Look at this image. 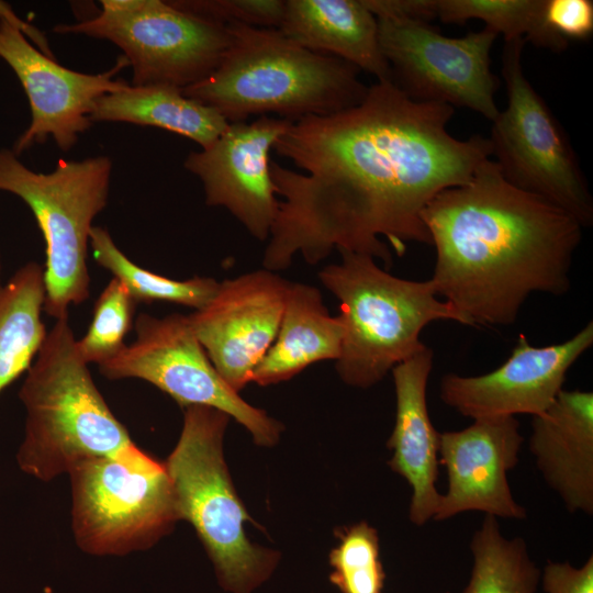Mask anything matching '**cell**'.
<instances>
[{
    "label": "cell",
    "mask_w": 593,
    "mask_h": 593,
    "mask_svg": "<svg viewBox=\"0 0 593 593\" xmlns=\"http://www.w3.org/2000/svg\"><path fill=\"white\" fill-rule=\"evenodd\" d=\"M454 112L377 81L357 105L292 122L273 150L301 171L270 160L282 199L262 268L284 270L296 254L316 265L334 249L390 266L388 244L398 256L410 242L430 244L425 206L491 157L488 137L458 139L447 131Z\"/></svg>",
    "instance_id": "1"
},
{
    "label": "cell",
    "mask_w": 593,
    "mask_h": 593,
    "mask_svg": "<svg viewBox=\"0 0 593 593\" xmlns=\"http://www.w3.org/2000/svg\"><path fill=\"white\" fill-rule=\"evenodd\" d=\"M422 221L436 250L429 280L466 325H511L534 292L570 289L582 225L511 184L491 158L435 195Z\"/></svg>",
    "instance_id": "2"
},
{
    "label": "cell",
    "mask_w": 593,
    "mask_h": 593,
    "mask_svg": "<svg viewBox=\"0 0 593 593\" xmlns=\"http://www.w3.org/2000/svg\"><path fill=\"white\" fill-rule=\"evenodd\" d=\"M231 45L217 69L181 92L216 110L228 123L276 114L291 122L357 105L368 91L359 69L315 53L279 29L227 25Z\"/></svg>",
    "instance_id": "3"
},
{
    "label": "cell",
    "mask_w": 593,
    "mask_h": 593,
    "mask_svg": "<svg viewBox=\"0 0 593 593\" xmlns=\"http://www.w3.org/2000/svg\"><path fill=\"white\" fill-rule=\"evenodd\" d=\"M19 398L26 417L16 463L36 480L49 482L85 460L138 448L98 390L68 316L47 331Z\"/></svg>",
    "instance_id": "4"
},
{
    "label": "cell",
    "mask_w": 593,
    "mask_h": 593,
    "mask_svg": "<svg viewBox=\"0 0 593 593\" xmlns=\"http://www.w3.org/2000/svg\"><path fill=\"white\" fill-rule=\"evenodd\" d=\"M339 254L342 261L325 266L318 278L339 301L344 337L336 370L346 384L366 389L380 382L426 347L421 334L435 321L466 325L448 302L439 300L429 279H402L380 268L370 255Z\"/></svg>",
    "instance_id": "5"
},
{
    "label": "cell",
    "mask_w": 593,
    "mask_h": 593,
    "mask_svg": "<svg viewBox=\"0 0 593 593\" xmlns=\"http://www.w3.org/2000/svg\"><path fill=\"white\" fill-rule=\"evenodd\" d=\"M226 413L201 405L183 409V425L164 462L179 519L192 525L213 563L221 588L253 593L272 574L279 553L254 545L244 524L253 522L233 486L223 456Z\"/></svg>",
    "instance_id": "6"
},
{
    "label": "cell",
    "mask_w": 593,
    "mask_h": 593,
    "mask_svg": "<svg viewBox=\"0 0 593 593\" xmlns=\"http://www.w3.org/2000/svg\"><path fill=\"white\" fill-rule=\"evenodd\" d=\"M111 171V159L96 156L59 159L54 170L36 172L12 149H0V191L27 204L45 240L44 311L55 320L89 298L90 232L108 203Z\"/></svg>",
    "instance_id": "7"
},
{
    "label": "cell",
    "mask_w": 593,
    "mask_h": 593,
    "mask_svg": "<svg viewBox=\"0 0 593 593\" xmlns=\"http://www.w3.org/2000/svg\"><path fill=\"white\" fill-rule=\"evenodd\" d=\"M71 530L78 548L94 557L144 551L180 521L164 462L142 449L85 460L69 473Z\"/></svg>",
    "instance_id": "8"
},
{
    "label": "cell",
    "mask_w": 593,
    "mask_h": 593,
    "mask_svg": "<svg viewBox=\"0 0 593 593\" xmlns=\"http://www.w3.org/2000/svg\"><path fill=\"white\" fill-rule=\"evenodd\" d=\"M524 38L504 41L502 77L506 107L492 121L491 156L503 177L572 215L593 224V198L577 154L547 102L524 74Z\"/></svg>",
    "instance_id": "9"
},
{
    "label": "cell",
    "mask_w": 593,
    "mask_h": 593,
    "mask_svg": "<svg viewBox=\"0 0 593 593\" xmlns=\"http://www.w3.org/2000/svg\"><path fill=\"white\" fill-rule=\"evenodd\" d=\"M91 19L57 24L59 34L105 40L131 66L132 86L183 89L210 77L231 45L227 26L186 13L163 0H102Z\"/></svg>",
    "instance_id": "10"
},
{
    "label": "cell",
    "mask_w": 593,
    "mask_h": 593,
    "mask_svg": "<svg viewBox=\"0 0 593 593\" xmlns=\"http://www.w3.org/2000/svg\"><path fill=\"white\" fill-rule=\"evenodd\" d=\"M135 333L133 343L99 365L101 374L111 380L147 381L182 409L201 405L226 413L259 446L277 443L281 424L248 404L223 380L198 340L188 315L156 317L142 313L135 321Z\"/></svg>",
    "instance_id": "11"
},
{
    "label": "cell",
    "mask_w": 593,
    "mask_h": 593,
    "mask_svg": "<svg viewBox=\"0 0 593 593\" xmlns=\"http://www.w3.org/2000/svg\"><path fill=\"white\" fill-rule=\"evenodd\" d=\"M381 52L393 82L410 98L467 108L491 122L499 79L491 49L499 36L489 27L462 37L443 35L427 21L377 19Z\"/></svg>",
    "instance_id": "12"
},
{
    "label": "cell",
    "mask_w": 593,
    "mask_h": 593,
    "mask_svg": "<svg viewBox=\"0 0 593 593\" xmlns=\"http://www.w3.org/2000/svg\"><path fill=\"white\" fill-rule=\"evenodd\" d=\"M23 29L24 22L8 3L0 1V57L19 78L31 109V123L12 152L19 157L49 137L67 152L93 124L90 116L96 101L130 85L114 78L128 66L127 60L121 55L111 69L101 74L71 70L32 45Z\"/></svg>",
    "instance_id": "13"
},
{
    "label": "cell",
    "mask_w": 593,
    "mask_h": 593,
    "mask_svg": "<svg viewBox=\"0 0 593 593\" xmlns=\"http://www.w3.org/2000/svg\"><path fill=\"white\" fill-rule=\"evenodd\" d=\"M290 281L265 268L219 282L213 298L189 316L223 380L236 392L276 339Z\"/></svg>",
    "instance_id": "14"
},
{
    "label": "cell",
    "mask_w": 593,
    "mask_h": 593,
    "mask_svg": "<svg viewBox=\"0 0 593 593\" xmlns=\"http://www.w3.org/2000/svg\"><path fill=\"white\" fill-rule=\"evenodd\" d=\"M291 121L262 115L228 123L208 147L191 152L184 168L197 176L209 206L226 209L258 240H267L278 213L270 150Z\"/></svg>",
    "instance_id": "15"
},
{
    "label": "cell",
    "mask_w": 593,
    "mask_h": 593,
    "mask_svg": "<svg viewBox=\"0 0 593 593\" xmlns=\"http://www.w3.org/2000/svg\"><path fill=\"white\" fill-rule=\"evenodd\" d=\"M592 345V322L568 340L549 346H533L519 335L510 357L495 370L480 376L445 374L439 396L473 419L539 415L552 404L567 372Z\"/></svg>",
    "instance_id": "16"
},
{
    "label": "cell",
    "mask_w": 593,
    "mask_h": 593,
    "mask_svg": "<svg viewBox=\"0 0 593 593\" xmlns=\"http://www.w3.org/2000/svg\"><path fill=\"white\" fill-rule=\"evenodd\" d=\"M523 441L515 416L477 418L461 430L440 433L439 457L448 482L434 521L470 511L496 518H526L507 480V472L518 463Z\"/></svg>",
    "instance_id": "17"
},
{
    "label": "cell",
    "mask_w": 593,
    "mask_h": 593,
    "mask_svg": "<svg viewBox=\"0 0 593 593\" xmlns=\"http://www.w3.org/2000/svg\"><path fill=\"white\" fill-rule=\"evenodd\" d=\"M434 355L429 347L392 370L396 411L388 448L391 469L411 486L410 519L424 526L437 512L441 494L436 489L440 433L434 427L426 401Z\"/></svg>",
    "instance_id": "18"
},
{
    "label": "cell",
    "mask_w": 593,
    "mask_h": 593,
    "mask_svg": "<svg viewBox=\"0 0 593 593\" xmlns=\"http://www.w3.org/2000/svg\"><path fill=\"white\" fill-rule=\"evenodd\" d=\"M529 449L546 483L571 513L593 514V393L561 390L533 416Z\"/></svg>",
    "instance_id": "19"
},
{
    "label": "cell",
    "mask_w": 593,
    "mask_h": 593,
    "mask_svg": "<svg viewBox=\"0 0 593 593\" xmlns=\"http://www.w3.org/2000/svg\"><path fill=\"white\" fill-rule=\"evenodd\" d=\"M279 30L309 51L343 59L377 81H393L378 21L362 0H284Z\"/></svg>",
    "instance_id": "20"
},
{
    "label": "cell",
    "mask_w": 593,
    "mask_h": 593,
    "mask_svg": "<svg viewBox=\"0 0 593 593\" xmlns=\"http://www.w3.org/2000/svg\"><path fill=\"white\" fill-rule=\"evenodd\" d=\"M343 337L342 317L329 314L321 291L311 284L290 282L276 339L255 369L251 382L276 384L315 362L337 360Z\"/></svg>",
    "instance_id": "21"
},
{
    "label": "cell",
    "mask_w": 593,
    "mask_h": 593,
    "mask_svg": "<svg viewBox=\"0 0 593 593\" xmlns=\"http://www.w3.org/2000/svg\"><path fill=\"white\" fill-rule=\"evenodd\" d=\"M91 121L125 122L176 133L210 146L228 122L213 108L186 97L171 86H132L99 98Z\"/></svg>",
    "instance_id": "22"
},
{
    "label": "cell",
    "mask_w": 593,
    "mask_h": 593,
    "mask_svg": "<svg viewBox=\"0 0 593 593\" xmlns=\"http://www.w3.org/2000/svg\"><path fill=\"white\" fill-rule=\"evenodd\" d=\"M44 302V268L35 261L0 283V394L30 369L45 340Z\"/></svg>",
    "instance_id": "23"
},
{
    "label": "cell",
    "mask_w": 593,
    "mask_h": 593,
    "mask_svg": "<svg viewBox=\"0 0 593 593\" xmlns=\"http://www.w3.org/2000/svg\"><path fill=\"white\" fill-rule=\"evenodd\" d=\"M470 580L462 593H535L540 570L521 537L507 539L497 518L485 515L472 536Z\"/></svg>",
    "instance_id": "24"
},
{
    "label": "cell",
    "mask_w": 593,
    "mask_h": 593,
    "mask_svg": "<svg viewBox=\"0 0 593 593\" xmlns=\"http://www.w3.org/2000/svg\"><path fill=\"white\" fill-rule=\"evenodd\" d=\"M89 245L94 260L123 283L137 304L163 301L199 310L219 288V281L211 277L175 280L137 266L123 254L103 227H92Z\"/></svg>",
    "instance_id": "25"
},
{
    "label": "cell",
    "mask_w": 593,
    "mask_h": 593,
    "mask_svg": "<svg viewBox=\"0 0 593 593\" xmlns=\"http://www.w3.org/2000/svg\"><path fill=\"white\" fill-rule=\"evenodd\" d=\"M545 0H435L436 18L444 23L481 20L504 41L524 38L535 46L562 52L542 25Z\"/></svg>",
    "instance_id": "26"
},
{
    "label": "cell",
    "mask_w": 593,
    "mask_h": 593,
    "mask_svg": "<svg viewBox=\"0 0 593 593\" xmlns=\"http://www.w3.org/2000/svg\"><path fill=\"white\" fill-rule=\"evenodd\" d=\"M329 553V581L340 593H382L385 573L377 530L366 522L342 529Z\"/></svg>",
    "instance_id": "27"
},
{
    "label": "cell",
    "mask_w": 593,
    "mask_h": 593,
    "mask_svg": "<svg viewBox=\"0 0 593 593\" xmlns=\"http://www.w3.org/2000/svg\"><path fill=\"white\" fill-rule=\"evenodd\" d=\"M136 305L123 283L112 278L94 302L87 333L77 340L78 351L88 365L99 366L125 347Z\"/></svg>",
    "instance_id": "28"
},
{
    "label": "cell",
    "mask_w": 593,
    "mask_h": 593,
    "mask_svg": "<svg viewBox=\"0 0 593 593\" xmlns=\"http://www.w3.org/2000/svg\"><path fill=\"white\" fill-rule=\"evenodd\" d=\"M169 3L186 13L223 26L239 23L279 29L284 11V0H171Z\"/></svg>",
    "instance_id": "29"
},
{
    "label": "cell",
    "mask_w": 593,
    "mask_h": 593,
    "mask_svg": "<svg viewBox=\"0 0 593 593\" xmlns=\"http://www.w3.org/2000/svg\"><path fill=\"white\" fill-rule=\"evenodd\" d=\"M542 25L564 49L570 41H584L593 34L592 0H545Z\"/></svg>",
    "instance_id": "30"
},
{
    "label": "cell",
    "mask_w": 593,
    "mask_h": 593,
    "mask_svg": "<svg viewBox=\"0 0 593 593\" xmlns=\"http://www.w3.org/2000/svg\"><path fill=\"white\" fill-rule=\"evenodd\" d=\"M546 593H593V557L581 568L549 561L540 573Z\"/></svg>",
    "instance_id": "31"
},
{
    "label": "cell",
    "mask_w": 593,
    "mask_h": 593,
    "mask_svg": "<svg viewBox=\"0 0 593 593\" xmlns=\"http://www.w3.org/2000/svg\"><path fill=\"white\" fill-rule=\"evenodd\" d=\"M376 19H415L429 21L436 18L435 0H362Z\"/></svg>",
    "instance_id": "32"
},
{
    "label": "cell",
    "mask_w": 593,
    "mask_h": 593,
    "mask_svg": "<svg viewBox=\"0 0 593 593\" xmlns=\"http://www.w3.org/2000/svg\"><path fill=\"white\" fill-rule=\"evenodd\" d=\"M0 272H1V261H0ZM1 283V282H0Z\"/></svg>",
    "instance_id": "33"
}]
</instances>
